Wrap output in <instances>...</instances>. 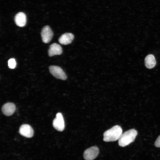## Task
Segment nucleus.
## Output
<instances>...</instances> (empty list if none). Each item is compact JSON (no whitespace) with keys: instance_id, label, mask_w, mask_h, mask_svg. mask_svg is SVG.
<instances>
[{"instance_id":"obj_1","label":"nucleus","mask_w":160,"mask_h":160,"mask_svg":"<svg viewBox=\"0 0 160 160\" xmlns=\"http://www.w3.org/2000/svg\"><path fill=\"white\" fill-rule=\"evenodd\" d=\"M122 133L120 126L115 125L105 131L103 134V140L105 142H113L119 140Z\"/></svg>"},{"instance_id":"obj_2","label":"nucleus","mask_w":160,"mask_h":160,"mask_svg":"<svg viewBox=\"0 0 160 160\" xmlns=\"http://www.w3.org/2000/svg\"><path fill=\"white\" fill-rule=\"evenodd\" d=\"M137 134V131L134 129H131L124 132L118 140L119 145L122 147L129 145L134 141Z\"/></svg>"},{"instance_id":"obj_3","label":"nucleus","mask_w":160,"mask_h":160,"mask_svg":"<svg viewBox=\"0 0 160 160\" xmlns=\"http://www.w3.org/2000/svg\"><path fill=\"white\" fill-rule=\"evenodd\" d=\"M49 70L51 74L56 78L65 80L67 76L63 69L60 67L55 65L50 66L49 67Z\"/></svg>"},{"instance_id":"obj_4","label":"nucleus","mask_w":160,"mask_h":160,"mask_svg":"<svg viewBox=\"0 0 160 160\" xmlns=\"http://www.w3.org/2000/svg\"><path fill=\"white\" fill-rule=\"evenodd\" d=\"M99 153L98 148L95 146H92L84 151V158L85 160H93L97 157Z\"/></svg>"},{"instance_id":"obj_5","label":"nucleus","mask_w":160,"mask_h":160,"mask_svg":"<svg viewBox=\"0 0 160 160\" xmlns=\"http://www.w3.org/2000/svg\"><path fill=\"white\" fill-rule=\"evenodd\" d=\"M52 125L53 127L57 130L61 132L65 128V123L62 114L58 113L56 114V117L53 120Z\"/></svg>"},{"instance_id":"obj_6","label":"nucleus","mask_w":160,"mask_h":160,"mask_svg":"<svg viewBox=\"0 0 160 160\" xmlns=\"http://www.w3.org/2000/svg\"><path fill=\"white\" fill-rule=\"evenodd\" d=\"M41 35L43 42L45 43L49 42L53 36V33L49 26L44 27L41 30Z\"/></svg>"},{"instance_id":"obj_7","label":"nucleus","mask_w":160,"mask_h":160,"mask_svg":"<svg viewBox=\"0 0 160 160\" xmlns=\"http://www.w3.org/2000/svg\"><path fill=\"white\" fill-rule=\"evenodd\" d=\"M19 132L21 135L27 138L32 137L33 135V128L28 124H23L21 125L19 128Z\"/></svg>"},{"instance_id":"obj_8","label":"nucleus","mask_w":160,"mask_h":160,"mask_svg":"<svg viewBox=\"0 0 160 160\" xmlns=\"http://www.w3.org/2000/svg\"><path fill=\"white\" fill-rule=\"evenodd\" d=\"M15 109L16 106L14 103L8 102L3 105L2 107V111L4 115L9 116L13 114Z\"/></svg>"},{"instance_id":"obj_9","label":"nucleus","mask_w":160,"mask_h":160,"mask_svg":"<svg viewBox=\"0 0 160 160\" xmlns=\"http://www.w3.org/2000/svg\"><path fill=\"white\" fill-rule=\"evenodd\" d=\"M62 53V49L61 46L56 43L51 44L48 51V55L50 57L55 55H60Z\"/></svg>"},{"instance_id":"obj_10","label":"nucleus","mask_w":160,"mask_h":160,"mask_svg":"<svg viewBox=\"0 0 160 160\" xmlns=\"http://www.w3.org/2000/svg\"><path fill=\"white\" fill-rule=\"evenodd\" d=\"M15 21L16 25L18 26L23 27L25 26L26 23V17L25 13L19 12L15 16Z\"/></svg>"},{"instance_id":"obj_11","label":"nucleus","mask_w":160,"mask_h":160,"mask_svg":"<svg viewBox=\"0 0 160 160\" xmlns=\"http://www.w3.org/2000/svg\"><path fill=\"white\" fill-rule=\"evenodd\" d=\"M74 36L71 33H65L62 34L59 39V42L61 44L67 45L70 44L74 39Z\"/></svg>"},{"instance_id":"obj_12","label":"nucleus","mask_w":160,"mask_h":160,"mask_svg":"<svg viewBox=\"0 0 160 160\" xmlns=\"http://www.w3.org/2000/svg\"><path fill=\"white\" fill-rule=\"evenodd\" d=\"M145 63L146 67L149 69L153 68L155 65L156 62L154 55L149 54L147 55L145 59Z\"/></svg>"},{"instance_id":"obj_13","label":"nucleus","mask_w":160,"mask_h":160,"mask_svg":"<svg viewBox=\"0 0 160 160\" xmlns=\"http://www.w3.org/2000/svg\"><path fill=\"white\" fill-rule=\"evenodd\" d=\"M16 62L14 58H11L8 61V65L9 68L11 69L14 68L16 66Z\"/></svg>"},{"instance_id":"obj_14","label":"nucleus","mask_w":160,"mask_h":160,"mask_svg":"<svg viewBox=\"0 0 160 160\" xmlns=\"http://www.w3.org/2000/svg\"><path fill=\"white\" fill-rule=\"evenodd\" d=\"M154 145L157 147H160V135H159L156 140Z\"/></svg>"}]
</instances>
